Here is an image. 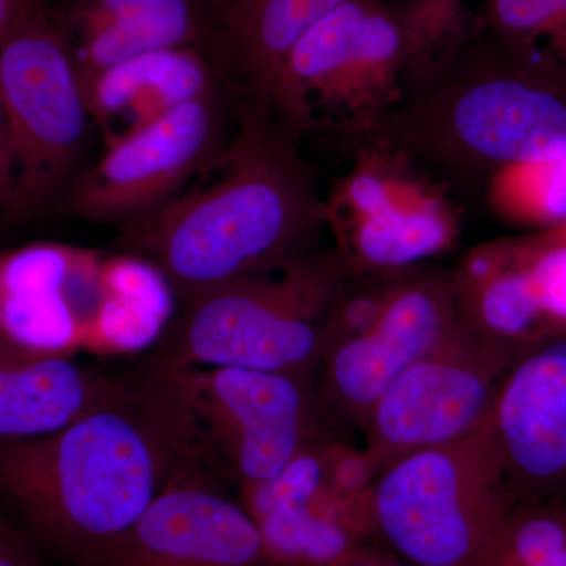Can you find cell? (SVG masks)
Returning a JSON list of instances; mask_svg holds the SVG:
<instances>
[{
	"label": "cell",
	"mask_w": 566,
	"mask_h": 566,
	"mask_svg": "<svg viewBox=\"0 0 566 566\" xmlns=\"http://www.w3.org/2000/svg\"><path fill=\"white\" fill-rule=\"evenodd\" d=\"M506 172L517 175L521 186L531 188L521 196L523 218L547 226H566V155Z\"/></svg>",
	"instance_id": "cb8c5ba5"
},
{
	"label": "cell",
	"mask_w": 566,
	"mask_h": 566,
	"mask_svg": "<svg viewBox=\"0 0 566 566\" xmlns=\"http://www.w3.org/2000/svg\"><path fill=\"white\" fill-rule=\"evenodd\" d=\"M11 188V161L9 140H7L6 123H3L2 107H0V214L6 212L10 203Z\"/></svg>",
	"instance_id": "83f0119b"
},
{
	"label": "cell",
	"mask_w": 566,
	"mask_h": 566,
	"mask_svg": "<svg viewBox=\"0 0 566 566\" xmlns=\"http://www.w3.org/2000/svg\"><path fill=\"white\" fill-rule=\"evenodd\" d=\"M394 9L403 40V96L455 57L485 13V6L475 7L474 0H403Z\"/></svg>",
	"instance_id": "44dd1931"
},
{
	"label": "cell",
	"mask_w": 566,
	"mask_h": 566,
	"mask_svg": "<svg viewBox=\"0 0 566 566\" xmlns=\"http://www.w3.org/2000/svg\"><path fill=\"white\" fill-rule=\"evenodd\" d=\"M85 566H273L248 510L199 471L167 486Z\"/></svg>",
	"instance_id": "5bb4252c"
},
{
	"label": "cell",
	"mask_w": 566,
	"mask_h": 566,
	"mask_svg": "<svg viewBox=\"0 0 566 566\" xmlns=\"http://www.w3.org/2000/svg\"><path fill=\"white\" fill-rule=\"evenodd\" d=\"M483 24L521 61L566 81V0H486Z\"/></svg>",
	"instance_id": "7402d4cb"
},
{
	"label": "cell",
	"mask_w": 566,
	"mask_h": 566,
	"mask_svg": "<svg viewBox=\"0 0 566 566\" xmlns=\"http://www.w3.org/2000/svg\"><path fill=\"white\" fill-rule=\"evenodd\" d=\"M212 446L161 368L120 376L98 408L39 438L0 441V528L41 558L85 566Z\"/></svg>",
	"instance_id": "6da1fadb"
},
{
	"label": "cell",
	"mask_w": 566,
	"mask_h": 566,
	"mask_svg": "<svg viewBox=\"0 0 566 566\" xmlns=\"http://www.w3.org/2000/svg\"><path fill=\"white\" fill-rule=\"evenodd\" d=\"M329 566H411L401 560L400 557L395 556L389 547L382 545L379 539L365 543V545L357 546L352 553L346 554L345 557L338 558Z\"/></svg>",
	"instance_id": "484cf974"
},
{
	"label": "cell",
	"mask_w": 566,
	"mask_h": 566,
	"mask_svg": "<svg viewBox=\"0 0 566 566\" xmlns=\"http://www.w3.org/2000/svg\"><path fill=\"white\" fill-rule=\"evenodd\" d=\"M96 253L35 243L0 255V340L70 356L87 338L84 283L98 279Z\"/></svg>",
	"instance_id": "2e32d148"
},
{
	"label": "cell",
	"mask_w": 566,
	"mask_h": 566,
	"mask_svg": "<svg viewBox=\"0 0 566 566\" xmlns=\"http://www.w3.org/2000/svg\"><path fill=\"white\" fill-rule=\"evenodd\" d=\"M479 566H566V502L510 506Z\"/></svg>",
	"instance_id": "603a6c76"
},
{
	"label": "cell",
	"mask_w": 566,
	"mask_h": 566,
	"mask_svg": "<svg viewBox=\"0 0 566 566\" xmlns=\"http://www.w3.org/2000/svg\"><path fill=\"white\" fill-rule=\"evenodd\" d=\"M150 364L169 376L191 406L240 485L273 479L316 439L335 433L319 415L311 376Z\"/></svg>",
	"instance_id": "30bf717a"
},
{
	"label": "cell",
	"mask_w": 566,
	"mask_h": 566,
	"mask_svg": "<svg viewBox=\"0 0 566 566\" xmlns=\"http://www.w3.org/2000/svg\"><path fill=\"white\" fill-rule=\"evenodd\" d=\"M139 2L140 0H82L74 10V25L80 31V36L91 35L118 20Z\"/></svg>",
	"instance_id": "d4e9b609"
},
{
	"label": "cell",
	"mask_w": 566,
	"mask_h": 566,
	"mask_svg": "<svg viewBox=\"0 0 566 566\" xmlns=\"http://www.w3.org/2000/svg\"><path fill=\"white\" fill-rule=\"evenodd\" d=\"M523 352L455 324L422 359L387 387L368 412L364 449L376 472L398 458L475 434L506 368Z\"/></svg>",
	"instance_id": "8fae6325"
},
{
	"label": "cell",
	"mask_w": 566,
	"mask_h": 566,
	"mask_svg": "<svg viewBox=\"0 0 566 566\" xmlns=\"http://www.w3.org/2000/svg\"><path fill=\"white\" fill-rule=\"evenodd\" d=\"M360 148L398 156L439 188L479 189L566 155V81L521 61L482 24Z\"/></svg>",
	"instance_id": "3957f363"
},
{
	"label": "cell",
	"mask_w": 566,
	"mask_h": 566,
	"mask_svg": "<svg viewBox=\"0 0 566 566\" xmlns=\"http://www.w3.org/2000/svg\"><path fill=\"white\" fill-rule=\"evenodd\" d=\"M25 0H0V39L9 31L11 22L18 17Z\"/></svg>",
	"instance_id": "f1b7e54d"
},
{
	"label": "cell",
	"mask_w": 566,
	"mask_h": 566,
	"mask_svg": "<svg viewBox=\"0 0 566 566\" xmlns=\"http://www.w3.org/2000/svg\"><path fill=\"white\" fill-rule=\"evenodd\" d=\"M238 117L232 139L188 188L120 227L122 248L153 264L180 303L312 251L327 227L296 139L260 112Z\"/></svg>",
	"instance_id": "7a4b0ae2"
},
{
	"label": "cell",
	"mask_w": 566,
	"mask_h": 566,
	"mask_svg": "<svg viewBox=\"0 0 566 566\" xmlns=\"http://www.w3.org/2000/svg\"><path fill=\"white\" fill-rule=\"evenodd\" d=\"M197 46L191 0H140L106 28L81 36L74 61L84 88L99 73L151 52Z\"/></svg>",
	"instance_id": "ffe728a7"
},
{
	"label": "cell",
	"mask_w": 566,
	"mask_h": 566,
	"mask_svg": "<svg viewBox=\"0 0 566 566\" xmlns=\"http://www.w3.org/2000/svg\"><path fill=\"white\" fill-rule=\"evenodd\" d=\"M376 538L411 566H479L506 501L485 438L398 458L376 474Z\"/></svg>",
	"instance_id": "ba28073f"
},
{
	"label": "cell",
	"mask_w": 566,
	"mask_h": 566,
	"mask_svg": "<svg viewBox=\"0 0 566 566\" xmlns=\"http://www.w3.org/2000/svg\"><path fill=\"white\" fill-rule=\"evenodd\" d=\"M346 0H191L196 50L238 109L270 115L283 63L305 32ZM273 118V117H271Z\"/></svg>",
	"instance_id": "9a60e30c"
},
{
	"label": "cell",
	"mask_w": 566,
	"mask_h": 566,
	"mask_svg": "<svg viewBox=\"0 0 566 566\" xmlns=\"http://www.w3.org/2000/svg\"><path fill=\"white\" fill-rule=\"evenodd\" d=\"M452 273L420 266L353 274L335 308L316 371V403L331 430L363 433L387 387L452 333Z\"/></svg>",
	"instance_id": "5b68a950"
},
{
	"label": "cell",
	"mask_w": 566,
	"mask_h": 566,
	"mask_svg": "<svg viewBox=\"0 0 566 566\" xmlns=\"http://www.w3.org/2000/svg\"><path fill=\"white\" fill-rule=\"evenodd\" d=\"M0 566H48L28 545L17 536L0 528Z\"/></svg>",
	"instance_id": "4316f807"
},
{
	"label": "cell",
	"mask_w": 566,
	"mask_h": 566,
	"mask_svg": "<svg viewBox=\"0 0 566 566\" xmlns=\"http://www.w3.org/2000/svg\"><path fill=\"white\" fill-rule=\"evenodd\" d=\"M374 463L364 447L326 434L273 479L241 486V504L273 566H329L376 538Z\"/></svg>",
	"instance_id": "9c48e42d"
},
{
	"label": "cell",
	"mask_w": 566,
	"mask_h": 566,
	"mask_svg": "<svg viewBox=\"0 0 566 566\" xmlns=\"http://www.w3.org/2000/svg\"><path fill=\"white\" fill-rule=\"evenodd\" d=\"M480 433L509 509L566 502V333L547 335L510 364Z\"/></svg>",
	"instance_id": "4fadbf2b"
},
{
	"label": "cell",
	"mask_w": 566,
	"mask_h": 566,
	"mask_svg": "<svg viewBox=\"0 0 566 566\" xmlns=\"http://www.w3.org/2000/svg\"><path fill=\"white\" fill-rule=\"evenodd\" d=\"M405 92V52L394 3L346 0L294 44L271 117L296 139L329 132L363 144Z\"/></svg>",
	"instance_id": "52a82bcc"
},
{
	"label": "cell",
	"mask_w": 566,
	"mask_h": 566,
	"mask_svg": "<svg viewBox=\"0 0 566 566\" xmlns=\"http://www.w3.org/2000/svg\"><path fill=\"white\" fill-rule=\"evenodd\" d=\"M352 268L316 245L290 262L181 301L151 363L240 367L316 378Z\"/></svg>",
	"instance_id": "277c9868"
},
{
	"label": "cell",
	"mask_w": 566,
	"mask_h": 566,
	"mask_svg": "<svg viewBox=\"0 0 566 566\" xmlns=\"http://www.w3.org/2000/svg\"><path fill=\"white\" fill-rule=\"evenodd\" d=\"M0 107L13 178L3 216L21 221L70 188L92 120L73 48L40 0H25L0 39Z\"/></svg>",
	"instance_id": "8992f818"
},
{
	"label": "cell",
	"mask_w": 566,
	"mask_h": 566,
	"mask_svg": "<svg viewBox=\"0 0 566 566\" xmlns=\"http://www.w3.org/2000/svg\"><path fill=\"white\" fill-rule=\"evenodd\" d=\"M223 88L158 120L106 137V151L51 208L81 221L125 223L169 202L222 147Z\"/></svg>",
	"instance_id": "7c38bea8"
},
{
	"label": "cell",
	"mask_w": 566,
	"mask_h": 566,
	"mask_svg": "<svg viewBox=\"0 0 566 566\" xmlns=\"http://www.w3.org/2000/svg\"><path fill=\"white\" fill-rule=\"evenodd\" d=\"M218 88L221 81L207 59L196 48H181L151 52L103 71L88 82L85 96L93 122L106 133L115 122H126L125 134Z\"/></svg>",
	"instance_id": "d6986e66"
},
{
	"label": "cell",
	"mask_w": 566,
	"mask_h": 566,
	"mask_svg": "<svg viewBox=\"0 0 566 566\" xmlns=\"http://www.w3.org/2000/svg\"><path fill=\"white\" fill-rule=\"evenodd\" d=\"M392 193L374 214L331 227L335 248L353 274H382L420 266L455 240L453 214L439 186L401 159Z\"/></svg>",
	"instance_id": "e0dca14e"
},
{
	"label": "cell",
	"mask_w": 566,
	"mask_h": 566,
	"mask_svg": "<svg viewBox=\"0 0 566 566\" xmlns=\"http://www.w3.org/2000/svg\"><path fill=\"white\" fill-rule=\"evenodd\" d=\"M118 382L66 354L0 340V441L54 433L103 405Z\"/></svg>",
	"instance_id": "ac0fdd59"
}]
</instances>
